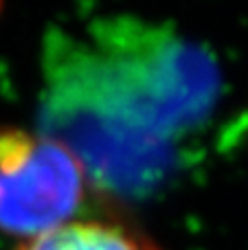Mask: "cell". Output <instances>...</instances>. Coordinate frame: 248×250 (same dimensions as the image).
Returning a JSON list of instances; mask_svg holds the SVG:
<instances>
[{
    "mask_svg": "<svg viewBox=\"0 0 248 250\" xmlns=\"http://www.w3.org/2000/svg\"><path fill=\"white\" fill-rule=\"evenodd\" d=\"M18 250H158L149 239L108 222H66L24 242Z\"/></svg>",
    "mask_w": 248,
    "mask_h": 250,
    "instance_id": "3957f363",
    "label": "cell"
},
{
    "mask_svg": "<svg viewBox=\"0 0 248 250\" xmlns=\"http://www.w3.org/2000/svg\"><path fill=\"white\" fill-rule=\"evenodd\" d=\"M86 169L66 145L44 134L0 129V229L38 237L79 208Z\"/></svg>",
    "mask_w": 248,
    "mask_h": 250,
    "instance_id": "7a4b0ae2",
    "label": "cell"
},
{
    "mask_svg": "<svg viewBox=\"0 0 248 250\" xmlns=\"http://www.w3.org/2000/svg\"><path fill=\"white\" fill-rule=\"evenodd\" d=\"M42 70V134L121 198H147L169 182L222 95L207 48L134 16L99 18L82 38L51 31Z\"/></svg>",
    "mask_w": 248,
    "mask_h": 250,
    "instance_id": "6da1fadb",
    "label": "cell"
}]
</instances>
